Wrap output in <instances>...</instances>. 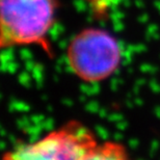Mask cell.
Instances as JSON below:
<instances>
[{"mask_svg":"<svg viewBox=\"0 0 160 160\" xmlns=\"http://www.w3.org/2000/svg\"><path fill=\"white\" fill-rule=\"evenodd\" d=\"M60 7V0H0V52L36 47L54 58L50 34Z\"/></svg>","mask_w":160,"mask_h":160,"instance_id":"cell-1","label":"cell"},{"mask_svg":"<svg viewBox=\"0 0 160 160\" xmlns=\"http://www.w3.org/2000/svg\"><path fill=\"white\" fill-rule=\"evenodd\" d=\"M125 151L117 144H100L78 121H69L32 142H21L6 151L3 159H120Z\"/></svg>","mask_w":160,"mask_h":160,"instance_id":"cell-2","label":"cell"},{"mask_svg":"<svg viewBox=\"0 0 160 160\" xmlns=\"http://www.w3.org/2000/svg\"><path fill=\"white\" fill-rule=\"evenodd\" d=\"M65 60L72 73L83 82H100L120 67L122 48L115 36L98 27L81 29L70 40Z\"/></svg>","mask_w":160,"mask_h":160,"instance_id":"cell-3","label":"cell"}]
</instances>
